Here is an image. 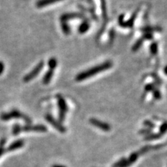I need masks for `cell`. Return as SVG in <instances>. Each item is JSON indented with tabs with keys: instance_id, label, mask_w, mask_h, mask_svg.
I'll return each instance as SVG.
<instances>
[{
	"instance_id": "obj_1",
	"label": "cell",
	"mask_w": 167,
	"mask_h": 167,
	"mask_svg": "<svg viewBox=\"0 0 167 167\" xmlns=\"http://www.w3.org/2000/svg\"><path fill=\"white\" fill-rule=\"evenodd\" d=\"M113 66L112 62H111L109 61H107L106 62H104L103 64H101L98 66L93 67V68H90V69H88L85 71L82 72V73H79L75 77V80L77 82H81V81H83L89 79V77L94 76V75H97V74L100 73V72H103L104 70H108L111 68Z\"/></svg>"
},
{
	"instance_id": "obj_2",
	"label": "cell",
	"mask_w": 167,
	"mask_h": 167,
	"mask_svg": "<svg viewBox=\"0 0 167 167\" xmlns=\"http://www.w3.org/2000/svg\"><path fill=\"white\" fill-rule=\"evenodd\" d=\"M0 118L2 121H8L13 118H21L23 119L27 123H31V119L27 116H26L23 113H21L20 111L16 109L12 110L11 112H8V113H3L1 114Z\"/></svg>"
},
{
	"instance_id": "obj_3",
	"label": "cell",
	"mask_w": 167,
	"mask_h": 167,
	"mask_svg": "<svg viewBox=\"0 0 167 167\" xmlns=\"http://www.w3.org/2000/svg\"><path fill=\"white\" fill-rule=\"evenodd\" d=\"M45 66V63L43 61H41L40 62L38 63L36 66L34 67L33 70H31L29 73L27 74L24 77L23 81L24 82H29L36 77L37 75L39 74L41 70H43V67Z\"/></svg>"
},
{
	"instance_id": "obj_4",
	"label": "cell",
	"mask_w": 167,
	"mask_h": 167,
	"mask_svg": "<svg viewBox=\"0 0 167 167\" xmlns=\"http://www.w3.org/2000/svg\"><path fill=\"white\" fill-rule=\"evenodd\" d=\"M58 107H59V118L60 122H63L65 119L66 114L68 111V106L66 103V100L61 96L58 97Z\"/></svg>"
},
{
	"instance_id": "obj_5",
	"label": "cell",
	"mask_w": 167,
	"mask_h": 167,
	"mask_svg": "<svg viewBox=\"0 0 167 167\" xmlns=\"http://www.w3.org/2000/svg\"><path fill=\"white\" fill-rule=\"evenodd\" d=\"M137 13H138V11L136 10V11L134 12V13L133 15H132L131 18L129 20L125 21H125L123 20V15H121V16L119 17V19H118L119 25H120L121 27H122L123 28H132L134 25V22L135 19H136Z\"/></svg>"
},
{
	"instance_id": "obj_6",
	"label": "cell",
	"mask_w": 167,
	"mask_h": 167,
	"mask_svg": "<svg viewBox=\"0 0 167 167\" xmlns=\"http://www.w3.org/2000/svg\"><path fill=\"white\" fill-rule=\"evenodd\" d=\"M45 119H46V121L49 123H50L54 128H55L56 129L58 130L59 131L61 132H66V128H65L60 123L58 122V121L56 120L51 114H46V116H45Z\"/></svg>"
},
{
	"instance_id": "obj_7",
	"label": "cell",
	"mask_w": 167,
	"mask_h": 167,
	"mask_svg": "<svg viewBox=\"0 0 167 167\" xmlns=\"http://www.w3.org/2000/svg\"><path fill=\"white\" fill-rule=\"evenodd\" d=\"M90 123L93 125L94 126H96L101 130L105 132H109L111 130V126L109 124L107 123L103 122V121L98 120L96 118H91L90 119Z\"/></svg>"
},
{
	"instance_id": "obj_8",
	"label": "cell",
	"mask_w": 167,
	"mask_h": 167,
	"mask_svg": "<svg viewBox=\"0 0 167 167\" xmlns=\"http://www.w3.org/2000/svg\"><path fill=\"white\" fill-rule=\"evenodd\" d=\"M84 17V15L80 13H67L63 14L61 15L60 20L61 22H67L70 20H74V19H83Z\"/></svg>"
},
{
	"instance_id": "obj_9",
	"label": "cell",
	"mask_w": 167,
	"mask_h": 167,
	"mask_svg": "<svg viewBox=\"0 0 167 167\" xmlns=\"http://www.w3.org/2000/svg\"><path fill=\"white\" fill-rule=\"evenodd\" d=\"M22 131H35V132H45L47 131V128L43 125H27L22 128Z\"/></svg>"
},
{
	"instance_id": "obj_10",
	"label": "cell",
	"mask_w": 167,
	"mask_h": 167,
	"mask_svg": "<svg viewBox=\"0 0 167 167\" xmlns=\"http://www.w3.org/2000/svg\"><path fill=\"white\" fill-rule=\"evenodd\" d=\"M62 0H38L36 2L37 8H43V7L47 6L49 5L52 4V3L59 2Z\"/></svg>"
},
{
	"instance_id": "obj_11",
	"label": "cell",
	"mask_w": 167,
	"mask_h": 167,
	"mask_svg": "<svg viewBox=\"0 0 167 167\" xmlns=\"http://www.w3.org/2000/svg\"><path fill=\"white\" fill-rule=\"evenodd\" d=\"M54 75V70L49 69L46 72L43 78V83L44 84H48L52 80Z\"/></svg>"
},
{
	"instance_id": "obj_12",
	"label": "cell",
	"mask_w": 167,
	"mask_h": 167,
	"mask_svg": "<svg viewBox=\"0 0 167 167\" xmlns=\"http://www.w3.org/2000/svg\"><path fill=\"white\" fill-rule=\"evenodd\" d=\"M23 145H24V141L22 140L16 141H15L14 143H12L11 145L8 148V151L15 150H16V149L20 148L21 147L23 146Z\"/></svg>"
},
{
	"instance_id": "obj_13",
	"label": "cell",
	"mask_w": 167,
	"mask_h": 167,
	"mask_svg": "<svg viewBox=\"0 0 167 167\" xmlns=\"http://www.w3.org/2000/svg\"><path fill=\"white\" fill-rule=\"evenodd\" d=\"M89 27H90V24H89V22L87 21H84V22H82L80 25L78 31L80 33H84L89 30Z\"/></svg>"
},
{
	"instance_id": "obj_14",
	"label": "cell",
	"mask_w": 167,
	"mask_h": 167,
	"mask_svg": "<svg viewBox=\"0 0 167 167\" xmlns=\"http://www.w3.org/2000/svg\"><path fill=\"white\" fill-rule=\"evenodd\" d=\"M162 135L160 133H150V134L147 135L144 137V139L146 141H152V140H155V139H159L160 137H161Z\"/></svg>"
},
{
	"instance_id": "obj_15",
	"label": "cell",
	"mask_w": 167,
	"mask_h": 167,
	"mask_svg": "<svg viewBox=\"0 0 167 167\" xmlns=\"http://www.w3.org/2000/svg\"><path fill=\"white\" fill-rule=\"evenodd\" d=\"M48 66L50 70H54L57 66V60L55 58H50L48 61Z\"/></svg>"
},
{
	"instance_id": "obj_16",
	"label": "cell",
	"mask_w": 167,
	"mask_h": 167,
	"mask_svg": "<svg viewBox=\"0 0 167 167\" xmlns=\"http://www.w3.org/2000/svg\"><path fill=\"white\" fill-rule=\"evenodd\" d=\"M61 29H62L63 32H64L66 35H69L70 33V28L67 22H61Z\"/></svg>"
},
{
	"instance_id": "obj_17",
	"label": "cell",
	"mask_w": 167,
	"mask_h": 167,
	"mask_svg": "<svg viewBox=\"0 0 167 167\" xmlns=\"http://www.w3.org/2000/svg\"><path fill=\"white\" fill-rule=\"evenodd\" d=\"M143 40H143V38H141L139 40H137V42L134 43V45L133 47H132V51H133V52H136V51L138 50L139 49L140 47H141L142 44H143Z\"/></svg>"
},
{
	"instance_id": "obj_18",
	"label": "cell",
	"mask_w": 167,
	"mask_h": 167,
	"mask_svg": "<svg viewBox=\"0 0 167 167\" xmlns=\"http://www.w3.org/2000/svg\"><path fill=\"white\" fill-rule=\"evenodd\" d=\"M141 30L146 33H152V32H153V31H161V29H160V28H158V27H147L142 28Z\"/></svg>"
},
{
	"instance_id": "obj_19",
	"label": "cell",
	"mask_w": 167,
	"mask_h": 167,
	"mask_svg": "<svg viewBox=\"0 0 167 167\" xmlns=\"http://www.w3.org/2000/svg\"><path fill=\"white\" fill-rule=\"evenodd\" d=\"M101 8L103 10V15L104 19L107 18V7H106V1L105 0H101Z\"/></svg>"
},
{
	"instance_id": "obj_20",
	"label": "cell",
	"mask_w": 167,
	"mask_h": 167,
	"mask_svg": "<svg viewBox=\"0 0 167 167\" xmlns=\"http://www.w3.org/2000/svg\"><path fill=\"white\" fill-rule=\"evenodd\" d=\"M159 133L161 135L164 134L165 133L167 132V122H164L161 124V125L159 128Z\"/></svg>"
},
{
	"instance_id": "obj_21",
	"label": "cell",
	"mask_w": 167,
	"mask_h": 167,
	"mask_svg": "<svg viewBox=\"0 0 167 167\" xmlns=\"http://www.w3.org/2000/svg\"><path fill=\"white\" fill-rule=\"evenodd\" d=\"M158 46L157 43H152L150 45V52L152 54H157Z\"/></svg>"
},
{
	"instance_id": "obj_22",
	"label": "cell",
	"mask_w": 167,
	"mask_h": 167,
	"mask_svg": "<svg viewBox=\"0 0 167 167\" xmlns=\"http://www.w3.org/2000/svg\"><path fill=\"white\" fill-rule=\"evenodd\" d=\"M143 125H144V126H146L147 128H148V129H150V130L153 129V128L155 127V124L153 123H152L151 121H148V120L144 121Z\"/></svg>"
},
{
	"instance_id": "obj_23",
	"label": "cell",
	"mask_w": 167,
	"mask_h": 167,
	"mask_svg": "<svg viewBox=\"0 0 167 167\" xmlns=\"http://www.w3.org/2000/svg\"><path fill=\"white\" fill-rule=\"evenodd\" d=\"M21 131H22V128H21L19 125H15L13 126V133L14 135L18 134Z\"/></svg>"
},
{
	"instance_id": "obj_24",
	"label": "cell",
	"mask_w": 167,
	"mask_h": 167,
	"mask_svg": "<svg viewBox=\"0 0 167 167\" xmlns=\"http://www.w3.org/2000/svg\"><path fill=\"white\" fill-rule=\"evenodd\" d=\"M139 133L141 135H146V136H147V135L152 133V130L148 129V128H145V129L141 130L139 132Z\"/></svg>"
},
{
	"instance_id": "obj_25",
	"label": "cell",
	"mask_w": 167,
	"mask_h": 167,
	"mask_svg": "<svg viewBox=\"0 0 167 167\" xmlns=\"http://www.w3.org/2000/svg\"><path fill=\"white\" fill-rule=\"evenodd\" d=\"M6 143V140L3 139L2 140L0 141V156L4 152V149H3V145Z\"/></svg>"
},
{
	"instance_id": "obj_26",
	"label": "cell",
	"mask_w": 167,
	"mask_h": 167,
	"mask_svg": "<svg viewBox=\"0 0 167 167\" xmlns=\"http://www.w3.org/2000/svg\"><path fill=\"white\" fill-rule=\"evenodd\" d=\"M153 96H154V98H155V99H157V100L160 99L161 98V93L159 92V91L155 89L154 91H153Z\"/></svg>"
},
{
	"instance_id": "obj_27",
	"label": "cell",
	"mask_w": 167,
	"mask_h": 167,
	"mask_svg": "<svg viewBox=\"0 0 167 167\" xmlns=\"http://www.w3.org/2000/svg\"><path fill=\"white\" fill-rule=\"evenodd\" d=\"M142 38H143V40H152V38H153V36H152V33H146L143 35Z\"/></svg>"
},
{
	"instance_id": "obj_28",
	"label": "cell",
	"mask_w": 167,
	"mask_h": 167,
	"mask_svg": "<svg viewBox=\"0 0 167 167\" xmlns=\"http://www.w3.org/2000/svg\"><path fill=\"white\" fill-rule=\"evenodd\" d=\"M146 91H152L154 89V85L152 84H149L148 85L146 86Z\"/></svg>"
},
{
	"instance_id": "obj_29",
	"label": "cell",
	"mask_w": 167,
	"mask_h": 167,
	"mask_svg": "<svg viewBox=\"0 0 167 167\" xmlns=\"http://www.w3.org/2000/svg\"><path fill=\"white\" fill-rule=\"evenodd\" d=\"M3 70H4V64L2 61H0V75L3 73Z\"/></svg>"
},
{
	"instance_id": "obj_30",
	"label": "cell",
	"mask_w": 167,
	"mask_h": 167,
	"mask_svg": "<svg viewBox=\"0 0 167 167\" xmlns=\"http://www.w3.org/2000/svg\"><path fill=\"white\" fill-rule=\"evenodd\" d=\"M164 73H165V75H167V66L165 67V68H164Z\"/></svg>"
},
{
	"instance_id": "obj_31",
	"label": "cell",
	"mask_w": 167,
	"mask_h": 167,
	"mask_svg": "<svg viewBox=\"0 0 167 167\" xmlns=\"http://www.w3.org/2000/svg\"><path fill=\"white\" fill-rule=\"evenodd\" d=\"M53 167H66V166H61V165H54V166H53Z\"/></svg>"
}]
</instances>
